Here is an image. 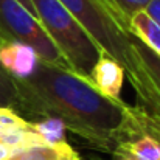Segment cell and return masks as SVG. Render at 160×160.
<instances>
[{
  "label": "cell",
  "mask_w": 160,
  "mask_h": 160,
  "mask_svg": "<svg viewBox=\"0 0 160 160\" xmlns=\"http://www.w3.org/2000/svg\"><path fill=\"white\" fill-rule=\"evenodd\" d=\"M33 131L45 142V145H58L65 140V128L59 120L44 118L42 121H31Z\"/></svg>",
  "instance_id": "cell-11"
},
{
  "label": "cell",
  "mask_w": 160,
  "mask_h": 160,
  "mask_svg": "<svg viewBox=\"0 0 160 160\" xmlns=\"http://www.w3.org/2000/svg\"><path fill=\"white\" fill-rule=\"evenodd\" d=\"M36 19L67 61L68 67L89 81L100 48L59 0H31Z\"/></svg>",
  "instance_id": "cell-3"
},
{
  "label": "cell",
  "mask_w": 160,
  "mask_h": 160,
  "mask_svg": "<svg viewBox=\"0 0 160 160\" xmlns=\"http://www.w3.org/2000/svg\"><path fill=\"white\" fill-rule=\"evenodd\" d=\"M16 2L20 3V5H22V6H23V8H25V9H27L34 19H36V11H34V6H33L31 0H16ZM36 20H38V19H36Z\"/></svg>",
  "instance_id": "cell-17"
},
{
  "label": "cell",
  "mask_w": 160,
  "mask_h": 160,
  "mask_svg": "<svg viewBox=\"0 0 160 160\" xmlns=\"http://www.w3.org/2000/svg\"><path fill=\"white\" fill-rule=\"evenodd\" d=\"M17 90L14 79L0 65V109H17Z\"/></svg>",
  "instance_id": "cell-12"
},
{
  "label": "cell",
  "mask_w": 160,
  "mask_h": 160,
  "mask_svg": "<svg viewBox=\"0 0 160 160\" xmlns=\"http://www.w3.org/2000/svg\"><path fill=\"white\" fill-rule=\"evenodd\" d=\"M129 30L151 52L160 56V25H157L151 17H148L145 11H140L131 17Z\"/></svg>",
  "instance_id": "cell-8"
},
{
  "label": "cell",
  "mask_w": 160,
  "mask_h": 160,
  "mask_svg": "<svg viewBox=\"0 0 160 160\" xmlns=\"http://www.w3.org/2000/svg\"><path fill=\"white\" fill-rule=\"evenodd\" d=\"M11 154H12V151H11L5 143H2V142H0V160H6Z\"/></svg>",
  "instance_id": "cell-18"
},
{
  "label": "cell",
  "mask_w": 160,
  "mask_h": 160,
  "mask_svg": "<svg viewBox=\"0 0 160 160\" xmlns=\"http://www.w3.org/2000/svg\"><path fill=\"white\" fill-rule=\"evenodd\" d=\"M145 12L148 17H151L157 25H160V0H149V3L145 8Z\"/></svg>",
  "instance_id": "cell-16"
},
{
  "label": "cell",
  "mask_w": 160,
  "mask_h": 160,
  "mask_svg": "<svg viewBox=\"0 0 160 160\" xmlns=\"http://www.w3.org/2000/svg\"><path fill=\"white\" fill-rule=\"evenodd\" d=\"M138 134H149L160 142V120L145 113L138 107L131 106L129 113H128V120H126V126H124L123 142L131 140L132 137H135Z\"/></svg>",
  "instance_id": "cell-9"
},
{
  "label": "cell",
  "mask_w": 160,
  "mask_h": 160,
  "mask_svg": "<svg viewBox=\"0 0 160 160\" xmlns=\"http://www.w3.org/2000/svg\"><path fill=\"white\" fill-rule=\"evenodd\" d=\"M134 45L135 50L138 52L140 58L143 59V62L146 64V67L149 68V72L152 73V76L160 82V56L156 54L154 52H151L143 42H140L135 36H134Z\"/></svg>",
  "instance_id": "cell-14"
},
{
  "label": "cell",
  "mask_w": 160,
  "mask_h": 160,
  "mask_svg": "<svg viewBox=\"0 0 160 160\" xmlns=\"http://www.w3.org/2000/svg\"><path fill=\"white\" fill-rule=\"evenodd\" d=\"M109 2L120 11V14L124 17L128 23L134 14L145 11L146 5L149 3V0H109Z\"/></svg>",
  "instance_id": "cell-15"
},
{
  "label": "cell",
  "mask_w": 160,
  "mask_h": 160,
  "mask_svg": "<svg viewBox=\"0 0 160 160\" xmlns=\"http://www.w3.org/2000/svg\"><path fill=\"white\" fill-rule=\"evenodd\" d=\"M124 68L106 53H100L92 72L89 76V82L103 95L112 100H121V87L124 82Z\"/></svg>",
  "instance_id": "cell-6"
},
{
  "label": "cell",
  "mask_w": 160,
  "mask_h": 160,
  "mask_svg": "<svg viewBox=\"0 0 160 160\" xmlns=\"http://www.w3.org/2000/svg\"><path fill=\"white\" fill-rule=\"evenodd\" d=\"M121 160H134L132 157H129V156H123V159Z\"/></svg>",
  "instance_id": "cell-19"
},
{
  "label": "cell",
  "mask_w": 160,
  "mask_h": 160,
  "mask_svg": "<svg viewBox=\"0 0 160 160\" xmlns=\"http://www.w3.org/2000/svg\"><path fill=\"white\" fill-rule=\"evenodd\" d=\"M30 121L20 117L16 110L12 109H0V135L16 131V129H23L28 128Z\"/></svg>",
  "instance_id": "cell-13"
},
{
  "label": "cell",
  "mask_w": 160,
  "mask_h": 160,
  "mask_svg": "<svg viewBox=\"0 0 160 160\" xmlns=\"http://www.w3.org/2000/svg\"><path fill=\"white\" fill-rule=\"evenodd\" d=\"M39 64V56L30 45L20 42L0 44V65L12 79L30 78Z\"/></svg>",
  "instance_id": "cell-5"
},
{
  "label": "cell",
  "mask_w": 160,
  "mask_h": 160,
  "mask_svg": "<svg viewBox=\"0 0 160 160\" xmlns=\"http://www.w3.org/2000/svg\"><path fill=\"white\" fill-rule=\"evenodd\" d=\"M6 160H79L76 151L67 143L38 145L12 152Z\"/></svg>",
  "instance_id": "cell-7"
},
{
  "label": "cell",
  "mask_w": 160,
  "mask_h": 160,
  "mask_svg": "<svg viewBox=\"0 0 160 160\" xmlns=\"http://www.w3.org/2000/svg\"><path fill=\"white\" fill-rule=\"evenodd\" d=\"M5 42L30 45L42 62L70 68L41 23L16 0H0V44Z\"/></svg>",
  "instance_id": "cell-4"
},
{
  "label": "cell",
  "mask_w": 160,
  "mask_h": 160,
  "mask_svg": "<svg viewBox=\"0 0 160 160\" xmlns=\"http://www.w3.org/2000/svg\"><path fill=\"white\" fill-rule=\"evenodd\" d=\"M82 27L100 52L112 56L123 68L145 113L160 120V82L152 76L134 45L129 23L109 0H59Z\"/></svg>",
  "instance_id": "cell-2"
},
{
  "label": "cell",
  "mask_w": 160,
  "mask_h": 160,
  "mask_svg": "<svg viewBox=\"0 0 160 160\" xmlns=\"http://www.w3.org/2000/svg\"><path fill=\"white\" fill-rule=\"evenodd\" d=\"M118 151L134 160H160V142L149 134H138L123 142Z\"/></svg>",
  "instance_id": "cell-10"
},
{
  "label": "cell",
  "mask_w": 160,
  "mask_h": 160,
  "mask_svg": "<svg viewBox=\"0 0 160 160\" xmlns=\"http://www.w3.org/2000/svg\"><path fill=\"white\" fill-rule=\"evenodd\" d=\"M16 112L59 120L65 129L104 151L118 149L131 106L98 92L86 78L70 68L47 62L27 79H14Z\"/></svg>",
  "instance_id": "cell-1"
}]
</instances>
